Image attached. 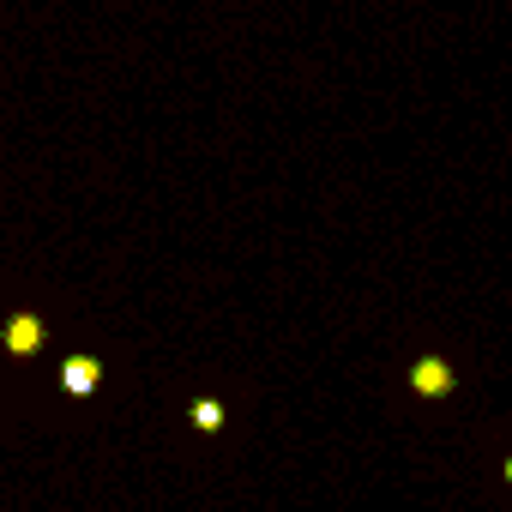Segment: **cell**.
Masks as SVG:
<instances>
[{"label":"cell","instance_id":"3","mask_svg":"<svg viewBox=\"0 0 512 512\" xmlns=\"http://www.w3.org/2000/svg\"><path fill=\"white\" fill-rule=\"evenodd\" d=\"M97 386H103V362L97 356H67L61 362V392L67 398H91Z\"/></svg>","mask_w":512,"mask_h":512},{"label":"cell","instance_id":"5","mask_svg":"<svg viewBox=\"0 0 512 512\" xmlns=\"http://www.w3.org/2000/svg\"><path fill=\"white\" fill-rule=\"evenodd\" d=\"M506 482H512V458H506Z\"/></svg>","mask_w":512,"mask_h":512},{"label":"cell","instance_id":"1","mask_svg":"<svg viewBox=\"0 0 512 512\" xmlns=\"http://www.w3.org/2000/svg\"><path fill=\"white\" fill-rule=\"evenodd\" d=\"M43 338H49V326H43L37 314H13V320H7V332H0L7 356H19V362H25V356H37V350H43Z\"/></svg>","mask_w":512,"mask_h":512},{"label":"cell","instance_id":"4","mask_svg":"<svg viewBox=\"0 0 512 512\" xmlns=\"http://www.w3.org/2000/svg\"><path fill=\"white\" fill-rule=\"evenodd\" d=\"M187 416H193V428H199V434H217V428H223V404H217V398H193V410H187Z\"/></svg>","mask_w":512,"mask_h":512},{"label":"cell","instance_id":"2","mask_svg":"<svg viewBox=\"0 0 512 512\" xmlns=\"http://www.w3.org/2000/svg\"><path fill=\"white\" fill-rule=\"evenodd\" d=\"M458 386V374H452V362H440V356H422L416 368H410V392L416 398H446Z\"/></svg>","mask_w":512,"mask_h":512}]
</instances>
